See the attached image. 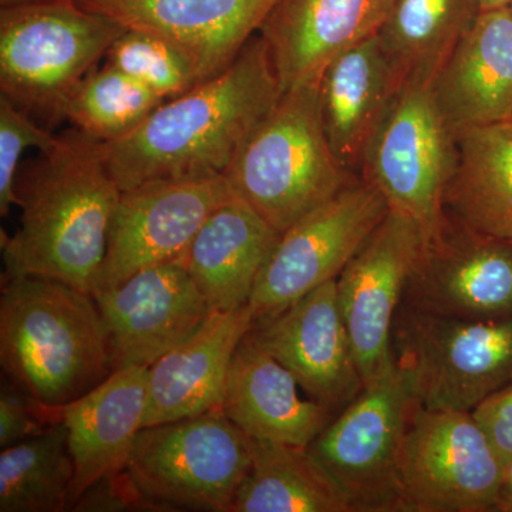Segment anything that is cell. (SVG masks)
Returning a JSON list of instances; mask_svg holds the SVG:
<instances>
[{"mask_svg":"<svg viewBox=\"0 0 512 512\" xmlns=\"http://www.w3.org/2000/svg\"><path fill=\"white\" fill-rule=\"evenodd\" d=\"M284 90L261 36L224 72L160 107L130 136L101 143L120 191L151 181L220 175Z\"/></svg>","mask_w":512,"mask_h":512,"instance_id":"cell-1","label":"cell"},{"mask_svg":"<svg viewBox=\"0 0 512 512\" xmlns=\"http://www.w3.org/2000/svg\"><path fill=\"white\" fill-rule=\"evenodd\" d=\"M120 195L100 141L77 128L57 136L19 171L22 215L12 235L2 231L5 274L47 276L93 295Z\"/></svg>","mask_w":512,"mask_h":512,"instance_id":"cell-2","label":"cell"},{"mask_svg":"<svg viewBox=\"0 0 512 512\" xmlns=\"http://www.w3.org/2000/svg\"><path fill=\"white\" fill-rule=\"evenodd\" d=\"M0 365L37 403L60 409L114 372L92 293L55 278L2 275Z\"/></svg>","mask_w":512,"mask_h":512,"instance_id":"cell-3","label":"cell"},{"mask_svg":"<svg viewBox=\"0 0 512 512\" xmlns=\"http://www.w3.org/2000/svg\"><path fill=\"white\" fill-rule=\"evenodd\" d=\"M224 177L279 234L360 178L333 154L320 117L319 86L282 94Z\"/></svg>","mask_w":512,"mask_h":512,"instance_id":"cell-4","label":"cell"},{"mask_svg":"<svg viewBox=\"0 0 512 512\" xmlns=\"http://www.w3.org/2000/svg\"><path fill=\"white\" fill-rule=\"evenodd\" d=\"M116 23L69 0L0 9V92L50 121L123 33Z\"/></svg>","mask_w":512,"mask_h":512,"instance_id":"cell-5","label":"cell"},{"mask_svg":"<svg viewBox=\"0 0 512 512\" xmlns=\"http://www.w3.org/2000/svg\"><path fill=\"white\" fill-rule=\"evenodd\" d=\"M252 440L222 409L143 427L126 473L157 511L231 512Z\"/></svg>","mask_w":512,"mask_h":512,"instance_id":"cell-6","label":"cell"},{"mask_svg":"<svg viewBox=\"0 0 512 512\" xmlns=\"http://www.w3.org/2000/svg\"><path fill=\"white\" fill-rule=\"evenodd\" d=\"M393 355L421 407L473 412L512 383V315L451 319L400 305Z\"/></svg>","mask_w":512,"mask_h":512,"instance_id":"cell-7","label":"cell"},{"mask_svg":"<svg viewBox=\"0 0 512 512\" xmlns=\"http://www.w3.org/2000/svg\"><path fill=\"white\" fill-rule=\"evenodd\" d=\"M417 402L399 367L362 393L309 444L352 512H403L399 464Z\"/></svg>","mask_w":512,"mask_h":512,"instance_id":"cell-8","label":"cell"},{"mask_svg":"<svg viewBox=\"0 0 512 512\" xmlns=\"http://www.w3.org/2000/svg\"><path fill=\"white\" fill-rule=\"evenodd\" d=\"M457 163V136L431 84L406 83L370 141L360 177L379 190L389 211L429 231L444 217V192Z\"/></svg>","mask_w":512,"mask_h":512,"instance_id":"cell-9","label":"cell"},{"mask_svg":"<svg viewBox=\"0 0 512 512\" xmlns=\"http://www.w3.org/2000/svg\"><path fill=\"white\" fill-rule=\"evenodd\" d=\"M504 468L473 413L417 404L400 454L403 512L494 511Z\"/></svg>","mask_w":512,"mask_h":512,"instance_id":"cell-10","label":"cell"},{"mask_svg":"<svg viewBox=\"0 0 512 512\" xmlns=\"http://www.w3.org/2000/svg\"><path fill=\"white\" fill-rule=\"evenodd\" d=\"M387 212L383 195L360 177L282 232L249 298L255 320L336 281Z\"/></svg>","mask_w":512,"mask_h":512,"instance_id":"cell-11","label":"cell"},{"mask_svg":"<svg viewBox=\"0 0 512 512\" xmlns=\"http://www.w3.org/2000/svg\"><path fill=\"white\" fill-rule=\"evenodd\" d=\"M402 305L451 319L512 315V241L480 234L444 214L421 231Z\"/></svg>","mask_w":512,"mask_h":512,"instance_id":"cell-12","label":"cell"},{"mask_svg":"<svg viewBox=\"0 0 512 512\" xmlns=\"http://www.w3.org/2000/svg\"><path fill=\"white\" fill-rule=\"evenodd\" d=\"M231 195L224 174L151 181L121 191L93 295L143 269L183 261L202 224Z\"/></svg>","mask_w":512,"mask_h":512,"instance_id":"cell-13","label":"cell"},{"mask_svg":"<svg viewBox=\"0 0 512 512\" xmlns=\"http://www.w3.org/2000/svg\"><path fill=\"white\" fill-rule=\"evenodd\" d=\"M421 228L387 212L336 279L340 313L365 387L393 372V326L420 247Z\"/></svg>","mask_w":512,"mask_h":512,"instance_id":"cell-14","label":"cell"},{"mask_svg":"<svg viewBox=\"0 0 512 512\" xmlns=\"http://www.w3.org/2000/svg\"><path fill=\"white\" fill-rule=\"evenodd\" d=\"M93 296L109 336L114 370L153 366L214 312L181 262L143 269Z\"/></svg>","mask_w":512,"mask_h":512,"instance_id":"cell-15","label":"cell"},{"mask_svg":"<svg viewBox=\"0 0 512 512\" xmlns=\"http://www.w3.org/2000/svg\"><path fill=\"white\" fill-rule=\"evenodd\" d=\"M123 29L160 37L191 64L198 82L217 76L258 35L278 0H76Z\"/></svg>","mask_w":512,"mask_h":512,"instance_id":"cell-16","label":"cell"},{"mask_svg":"<svg viewBox=\"0 0 512 512\" xmlns=\"http://www.w3.org/2000/svg\"><path fill=\"white\" fill-rule=\"evenodd\" d=\"M252 335L295 377L313 402L338 416L365 389L340 313L336 281L255 320Z\"/></svg>","mask_w":512,"mask_h":512,"instance_id":"cell-17","label":"cell"},{"mask_svg":"<svg viewBox=\"0 0 512 512\" xmlns=\"http://www.w3.org/2000/svg\"><path fill=\"white\" fill-rule=\"evenodd\" d=\"M392 0H278L258 35L282 90L319 86L336 57L376 36Z\"/></svg>","mask_w":512,"mask_h":512,"instance_id":"cell-18","label":"cell"},{"mask_svg":"<svg viewBox=\"0 0 512 512\" xmlns=\"http://www.w3.org/2000/svg\"><path fill=\"white\" fill-rule=\"evenodd\" d=\"M254 325L249 303L212 312L194 335L148 367L144 427L221 409L235 352Z\"/></svg>","mask_w":512,"mask_h":512,"instance_id":"cell-19","label":"cell"},{"mask_svg":"<svg viewBox=\"0 0 512 512\" xmlns=\"http://www.w3.org/2000/svg\"><path fill=\"white\" fill-rule=\"evenodd\" d=\"M147 380L148 367H121L92 392L57 410L69 433L74 464L69 511L90 485L126 470L144 427Z\"/></svg>","mask_w":512,"mask_h":512,"instance_id":"cell-20","label":"cell"},{"mask_svg":"<svg viewBox=\"0 0 512 512\" xmlns=\"http://www.w3.org/2000/svg\"><path fill=\"white\" fill-rule=\"evenodd\" d=\"M456 136L512 120V13L483 10L431 83Z\"/></svg>","mask_w":512,"mask_h":512,"instance_id":"cell-21","label":"cell"},{"mask_svg":"<svg viewBox=\"0 0 512 512\" xmlns=\"http://www.w3.org/2000/svg\"><path fill=\"white\" fill-rule=\"evenodd\" d=\"M299 389L249 330L232 360L221 409L251 439L309 447L336 414Z\"/></svg>","mask_w":512,"mask_h":512,"instance_id":"cell-22","label":"cell"},{"mask_svg":"<svg viewBox=\"0 0 512 512\" xmlns=\"http://www.w3.org/2000/svg\"><path fill=\"white\" fill-rule=\"evenodd\" d=\"M402 87L377 35L326 67L319 82L320 117L333 154L350 173L360 177L370 141Z\"/></svg>","mask_w":512,"mask_h":512,"instance_id":"cell-23","label":"cell"},{"mask_svg":"<svg viewBox=\"0 0 512 512\" xmlns=\"http://www.w3.org/2000/svg\"><path fill=\"white\" fill-rule=\"evenodd\" d=\"M279 234L232 192L192 239L181 264L214 312L247 305Z\"/></svg>","mask_w":512,"mask_h":512,"instance_id":"cell-24","label":"cell"},{"mask_svg":"<svg viewBox=\"0 0 512 512\" xmlns=\"http://www.w3.org/2000/svg\"><path fill=\"white\" fill-rule=\"evenodd\" d=\"M443 210L464 227L512 241V120L457 137Z\"/></svg>","mask_w":512,"mask_h":512,"instance_id":"cell-25","label":"cell"},{"mask_svg":"<svg viewBox=\"0 0 512 512\" xmlns=\"http://www.w3.org/2000/svg\"><path fill=\"white\" fill-rule=\"evenodd\" d=\"M481 12L480 0H392L377 37L403 84H431Z\"/></svg>","mask_w":512,"mask_h":512,"instance_id":"cell-26","label":"cell"},{"mask_svg":"<svg viewBox=\"0 0 512 512\" xmlns=\"http://www.w3.org/2000/svg\"><path fill=\"white\" fill-rule=\"evenodd\" d=\"M251 440V467L231 512H352L308 447Z\"/></svg>","mask_w":512,"mask_h":512,"instance_id":"cell-27","label":"cell"},{"mask_svg":"<svg viewBox=\"0 0 512 512\" xmlns=\"http://www.w3.org/2000/svg\"><path fill=\"white\" fill-rule=\"evenodd\" d=\"M74 464L62 421L0 451V512L69 511Z\"/></svg>","mask_w":512,"mask_h":512,"instance_id":"cell-28","label":"cell"},{"mask_svg":"<svg viewBox=\"0 0 512 512\" xmlns=\"http://www.w3.org/2000/svg\"><path fill=\"white\" fill-rule=\"evenodd\" d=\"M137 80L104 64L80 83L64 110V120L100 143L123 140L164 103Z\"/></svg>","mask_w":512,"mask_h":512,"instance_id":"cell-29","label":"cell"},{"mask_svg":"<svg viewBox=\"0 0 512 512\" xmlns=\"http://www.w3.org/2000/svg\"><path fill=\"white\" fill-rule=\"evenodd\" d=\"M107 64L151 92L173 100L197 86L198 77L191 64L160 37L141 30L124 29L109 47Z\"/></svg>","mask_w":512,"mask_h":512,"instance_id":"cell-30","label":"cell"},{"mask_svg":"<svg viewBox=\"0 0 512 512\" xmlns=\"http://www.w3.org/2000/svg\"><path fill=\"white\" fill-rule=\"evenodd\" d=\"M57 136L45 130L8 97L0 94V215L8 217L12 205H18L16 181L20 158L35 147L45 153L55 146Z\"/></svg>","mask_w":512,"mask_h":512,"instance_id":"cell-31","label":"cell"},{"mask_svg":"<svg viewBox=\"0 0 512 512\" xmlns=\"http://www.w3.org/2000/svg\"><path fill=\"white\" fill-rule=\"evenodd\" d=\"M59 420L57 409L45 407L10 380L0 387V448L15 446Z\"/></svg>","mask_w":512,"mask_h":512,"instance_id":"cell-32","label":"cell"},{"mask_svg":"<svg viewBox=\"0 0 512 512\" xmlns=\"http://www.w3.org/2000/svg\"><path fill=\"white\" fill-rule=\"evenodd\" d=\"M72 511L119 512L156 511L147 498L141 495L130 480L126 470L104 477L86 491L73 504Z\"/></svg>","mask_w":512,"mask_h":512,"instance_id":"cell-33","label":"cell"},{"mask_svg":"<svg viewBox=\"0 0 512 512\" xmlns=\"http://www.w3.org/2000/svg\"><path fill=\"white\" fill-rule=\"evenodd\" d=\"M471 413L507 466L512 461V383L491 394Z\"/></svg>","mask_w":512,"mask_h":512,"instance_id":"cell-34","label":"cell"},{"mask_svg":"<svg viewBox=\"0 0 512 512\" xmlns=\"http://www.w3.org/2000/svg\"><path fill=\"white\" fill-rule=\"evenodd\" d=\"M494 511L512 512V461L504 468L503 481H501Z\"/></svg>","mask_w":512,"mask_h":512,"instance_id":"cell-35","label":"cell"},{"mask_svg":"<svg viewBox=\"0 0 512 512\" xmlns=\"http://www.w3.org/2000/svg\"><path fill=\"white\" fill-rule=\"evenodd\" d=\"M512 0H480L481 10L510 8Z\"/></svg>","mask_w":512,"mask_h":512,"instance_id":"cell-36","label":"cell"},{"mask_svg":"<svg viewBox=\"0 0 512 512\" xmlns=\"http://www.w3.org/2000/svg\"><path fill=\"white\" fill-rule=\"evenodd\" d=\"M32 2H47V0H0V6L19 5V3H32ZM69 2H76V0H69Z\"/></svg>","mask_w":512,"mask_h":512,"instance_id":"cell-37","label":"cell"},{"mask_svg":"<svg viewBox=\"0 0 512 512\" xmlns=\"http://www.w3.org/2000/svg\"><path fill=\"white\" fill-rule=\"evenodd\" d=\"M508 9H510V10H511V13H512V3H511V6H510V8H508Z\"/></svg>","mask_w":512,"mask_h":512,"instance_id":"cell-38","label":"cell"}]
</instances>
